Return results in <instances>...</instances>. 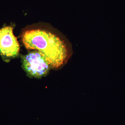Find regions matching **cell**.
<instances>
[{"instance_id": "1", "label": "cell", "mask_w": 125, "mask_h": 125, "mask_svg": "<svg viewBox=\"0 0 125 125\" xmlns=\"http://www.w3.org/2000/svg\"><path fill=\"white\" fill-rule=\"evenodd\" d=\"M22 40L27 49L39 52L52 68L61 67L69 57V50L64 42L49 31L40 29L27 30L23 33Z\"/></svg>"}, {"instance_id": "2", "label": "cell", "mask_w": 125, "mask_h": 125, "mask_svg": "<svg viewBox=\"0 0 125 125\" xmlns=\"http://www.w3.org/2000/svg\"><path fill=\"white\" fill-rule=\"evenodd\" d=\"M23 66L28 74L35 78L46 75L51 67L44 57L38 51L31 52L22 58Z\"/></svg>"}, {"instance_id": "3", "label": "cell", "mask_w": 125, "mask_h": 125, "mask_svg": "<svg viewBox=\"0 0 125 125\" xmlns=\"http://www.w3.org/2000/svg\"><path fill=\"white\" fill-rule=\"evenodd\" d=\"M20 45L14 35L13 28L10 26L0 29V55L7 58H12L18 55Z\"/></svg>"}]
</instances>
